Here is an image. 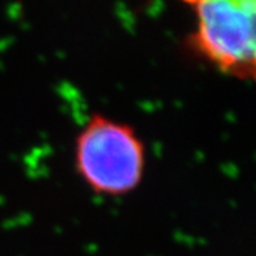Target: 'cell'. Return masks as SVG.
Instances as JSON below:
<instances>
[{
    "label": "cell",
    "instance_id": "7a4b0ae2",
    "mask_svg": "<svg viewBox=\"0 0 256 256\" xmlns=\"http://www.w3.org/2000/svg\"><path fill=\"white\" fill-rule=\"evenodd\" d=\"M192 14L186 47L225 76L256 84V0L186 2Z\"/></svg>",
    "mask_w": 256,
    "mask_h": 256
},
{
    "label": "cell",
    "instance_id": "6da1fadb",
    "mask_svg": "<svg viewBox=\"0 0 256 256\" xmlns=\"http://www.w3.org/2000/svg\"><path fill=\"white\" fill-rule=\"evenodd\" d=\"M74 171L88 191L118 198L137 191L146 171V146L131 124L94 112L77 131Z\"/></svg>",
    "mask_w": 256,
    "mask_h": 256
}]
</instances>
